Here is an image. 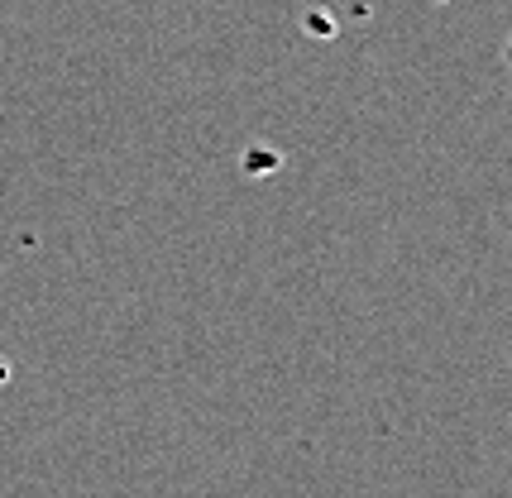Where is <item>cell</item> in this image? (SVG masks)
Returning <instances> with one entry per match:
<instances>
[{"mask_svg": "<svg viewBox=\"0 0 512 498\" xmlns=\"http://www.w3.org/2000/svg\"><path fill=\"white\" fill-rule=\"evenodd\" d=\"M503 68L512 72V29H508V44H503Z\"/></svg>", "mask_w": 512, "mask_h": 498, "instance_id": "cell-1", "label": "cell"}]
</instances>
